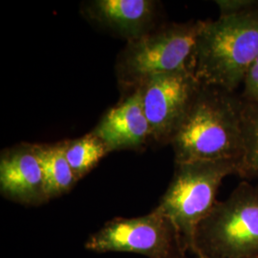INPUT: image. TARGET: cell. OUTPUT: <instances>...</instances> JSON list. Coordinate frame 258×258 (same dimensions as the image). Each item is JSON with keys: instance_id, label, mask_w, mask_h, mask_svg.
Listing matches in <instances>:
<instances>
[{"instance_id": "6da1fadb", "label": "cell", "mask_w": 258, "mask_h": 258, "mask_svg": "<svg viewBox=\"0 0 258 258\" xmlns=\"http://www.w3.org/2000/svg\"><path fill=\"white\" fill-rule=\"evenodd\" d=\"M243 100L234 93L202 85L169 145L175 164L234 161L244 155Z\"/></svg>"}, {"instance_id": "7a4b0ae2", "label": "cell", "mask_w": 258, "mask_h": 258, "mask_svg": "<svg viewBox=\"0 0 258 258\" xmlns=\"http://www.w3.org/2000/svg\"><path fill=\"white\" fill-rule=\"evenodd\" d=\"M258 56V8L206 20L198 37L194 74L206 86L234 93Z\"/></svg>"}, {"instance_id": "3957f363", "label": "cell", "mask_w": 258, "mask_h": 258, "mask_svg": "<svg viewBox=\"0 0 258 258\" xmlns=\"http://www.w3.org/2000/svg\"><path fill=\"white\" fill-rule=\"evenodd\" d=\"M203 20L154 28L127 41L116 64L120 85L131 91L161 75L194 72Z\"/></svg>"}, {"instance_id": "277c9868", "label": "cell", "mask_w": 258, "mask_h": 258, "mask_svg": "<svg viewBox=\"0 0 258 258\" xmlns=\"http://www.w3.org/2000/svg\"><path fill=\"white\" fill-rule=\"evenodd\" d=\"M230 175L239 176L238 162L175 164L173 178L157 208L174 225L186 253H192L196 230L217 203V191Z\"/></svg>"}, {"instance_id": "5b68a950", "label": "cell", "mask_w": 258, "mask_h": 258, "mask_svg": "<svg viewBox=\"0 0 258 258\" xmlns=\"http://www.w3.org/2000/svg\"><path fill=\"white\" fill-rule=\"evenodd\" d=\"M192 254L196 258L258 256V188L241 182L229 197L215 204L198 226Z\"/></svg>"}, {"instance_id": "8992f818", "label": "cell", "mask_w": 258, "mask_h": 258, "mask_svg": "<svg viewBox=\"0 0 258 258\" xmlns=\"http://www.w3.org/2000/svg\"><path fill=\"white\" fill-rule=\"evenodd\" d=\"M95 252H132L148 258H185L172 222L158 208L147 215L115 218L85 242Z\"/></svg>"}, {"instance_id": "52a82bcc", "label": "cell", "mask_w": 258, "mask_h": 258, "mask_svg": "<svg viewBox=\"0 0 258 258\" xmlns=\"http://www.w3.org/2000/svg\"><path fill=\"white\" fill-rule=\"evenodd\" d=\"M202 85L194 72L186 71L157 76L137 88L150 125L151 142L170 143Z\"/></svg>"}, {"instance_id": "ba28073f", "label": "cell", "mask_w": 258, "mask_h": 258, "mask_svg": "<svg viewBox=\"0 0 258 258\" xmlns=\"http://www.w3.org/2000/svg\"><path fill=\"white\" fill-rule=\"evenodd\" d=\"M0 191L3 197L26 206L49 201L35 144L22 143L1 152Z\"/></svg>"}, {"instance_id": "9c48e42d", "label": "cell", "mask_w": 258, "mask_h": 258, "mask_svg": "<svg viewBox=\"0 0 258 258\" xmlns=\"http://www.w3.org/2000/svg\"><path fill=\"white\" fill-rule=\"evenodd\" d=\"M93 132L109 152L136 150L151 142V130L139 89L129 93L102 116Z\"/></svg>"}, {"instance_id": "30bf717a", "label": "cell", "mask_w": 258, "mask_h": 258, "mask_svg": "<svg viewBox=\"0 0 258 258\" xmlns=\"http://www.w3.org/2000/svg\"><path fill=\"white\" fill-rule=\"evenodd\" d=\"M83 13L129 41L155 28L157 3L152 0H94L84 5Z\"/></svg>"}, {"instance_id": "8fae6325", "label": "cell", "mask_w": 258, "mask_h": 258, "mask_svg": "<svg viewBox=\"0 0 258 258\" xmlns=\"http://www.w3.org/2000/svg\"><path fill=\"white\" fill-rule=\"evenodd\" d=\"M48 200L69 192L78 182L65 155V141L53 145H36Z\"/></svg>"}, {"instance_id": "7c38bea8", "label": "cell", "mask_w": 258, "mask_h": 258, "mask_svg": "<svg viewBox=\"0 0 258 258\" xmlns=\"http://www.w3.org/2000/svg\"><path fill=\"white\" fill-rule=\"evenodd\" d=\"M108 153L106 145L93 131L81 138L65 141V155L78 181L88 174Z\"/></svg>"}, {"instance_id": "4fadbf2b", "label": "cell", "mask_w": 258, "mask_h": 258, "mask_svg": "<svg viewBox=\"0 0 258 258\" xmlns=\"http://www.w3.org/2000/svg\"><path fill=\"white\" fill-rule=\"evenodd\" d=\"M244 155L240 162L239 176L258 179V104L243 101Z\"/></svg>"}, {"instance_id": "5bb4252c", "label": "cell", "mask_w": 258, "mask_h": 258, "mask_svg": "<svg viewBox=\"0 0 258 258\" xmlns=\"http://www.w3.org/2000/svg\"><path fill=\"white\" fill-rule=\"evenodd\" d=\"M244 90L242 100L249 103L258 104V56L249 66L244 79Z\"/></svg>"}, {"instance_id": "9a60e30c", "label": "cell", "mask_w": 258, "mask_h": 258, "mask_svg": "<svg viewBox=\"0 0 258 258\" xmlns=\"http://www.w3.org/2000/svg\"><path fill=\"white\" fill-rule=\"evenodd\" d=\"M215 3L219 8V17L235 16L258 8L255 0H217Z\"/></svg>"}, {"instance_id": "2e32d148", "label": "cell", "mask_w": 258, "mask_h": 258, "mask_svg": "<svg viewBox=\"0 0 258 258\" xmlns=\"http://www.w3.org/2000/svg\"><path fill=\"white\" fill-rule=\"evenodd\" d=\"M250 258H258V256H255V257H250Z\"/></svg>"}]
</instances>
